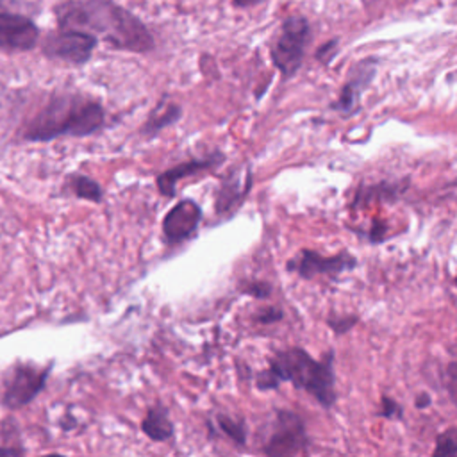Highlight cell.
Listing matches in <instances>:
<instances>
[{
  "label": "cell",
  "instance_id": "cell-16",
  "mask_svg": "<svg viewBox=\"0 0 457 457\" xmlns=\"http://www.w3.org/2000/svg\"><path fill=\"white\" fill-rule=\"evenodd\" d=\"M68 187L73 191L75 196L84 198V200H91V202H100L104 196V191L100 187V184L96 180H93L87 175H80V173H73L68 179Z\"/></svg>",
  "mask_w": 457,
  "mask_h": 457
},
{
  "label": "cell",
  "instance_id": "cell-9",
  "mask_svg": "<svg viewBox=\"0 0 457 457\" xmlns=\"http://www.w3.org/2000/svg\"><path fill=\"white\" fill-rule=\"evenodd\" d=\"M200 220H202V209L195 200L186 198L177 202L162 220L164 239L170 245L186 241L196 232Z\"/></svg>",
  "mask_w": 457,
  "mask_h": 457
},
{
  "label": "cell",
  "instance_id": "cell-10",
  "mask_svg": "<svg viewBox=\"0 0 457 457\" xmlns=\"http://www.w3.org/2000/svg\"><path fill=\"white\" fill-rule=\"evenodd\" d=\"M37 27L21 14L0 12V46L29 50L36 45Z\"/></svg>",
  "mask_w": 457,
  "mask_h": 457
},
{
  "label": "cell",
  "instance_id": "cell-24",
  "mask_svg": "<svg viewBox=\"0 0 457 457\" xmlns=\"http://www.w3.org/2000/svg\"><path fill=\"white\" fill-rule=\"evenodd\" d=\"M384 232H386V223H382V221H375V225H373V230H371L370 237H371L373 241H378V239H382Z\"/></svg>",
  "mask_w": 457,
  "mask_h": 457
},
{
  "label": "cell",
  "instance_id": "cell-25",
  "mask_svg": "<svg viewBox=\"0 0 457 457\" xmlns=\"http://www.w3.org/2000/svg\"><path fill=\"white\" fill-rule=\"evenodd\" d=\"M416 405L420 407V409H425L427 405H430V396L427 395V393H421V395H418V400H416Z\"/></svg>",
  "mask_w": 457,
  "mask_h": 457
},
{
  "label": "cell",
  "instance_id": "cell-26",
  "mask_svg": "<svg viewBox=\"0 0 457 457\" xmlns=\"http://www.w3.org/2000/svg\"><path fill=\"white\" fill-rule=\"evenodd\" d=\"M23 453V450L20 448H0V455H20Z\"/></svg>",
  "mask_w": 457,
  "mask_h": 457
},
{
  "label": "cell",
  "instance_id": "cell-2",
  "mask_svg": "<svg viewBox=\"0 0 457 457\" xmlns=\"http://www.w3.org/2000/svg\"><path fill=\"white\" fill-rule=\"evenodd\" d=\"M105 114L98 102L79 95H59L48 100L39 112L25 125L23 139L52 141L61 136H89L104 127Z\"/></svg>",
  "mask_w": 457,
  "mask_h": 457
},
{
  "label": "cell",
  "instance_id": "cell-19",
  "mask_svg": "<svg viewBox=\"0 0 457 457\" xmlns=\"http://www.w3.org/2000/svg\"><path fill=\"white\" fill-rule=\"evenodd\" d=\"M445 382H446L448 395H450L453 405L457 407V361L448 364V368L445 371Z\"/></svg>",
  "mask_w": 457,
  "mask_h": 457
},
{
  "label": "cell",
  "instance_id": "cell-12",
  "mask_svg": "<svg viewBox=\"0 0 457 457\" xmlns=\"http://www.w3.org/2000/svg\"><path fill=\"white\" fill-rule=\"evenodd\" d=\"M250 184H252V173L248 170L230 171L220 186V193L216 196V211L220 214L230 212L237 204L243 202V198L250 189Z\"/></svg>",
  "mask_w": 457,
  "mask_h": 457
},
{
  "label": "cell",
  "instance_id": "cell-21",
  "mask_svg": "<svg viewBox=\"0 0 457 457\" xmlns=\"http://www.w3.org/2000/svg\"><path fill=\"white\" fill-rule=\"evenodd\" d=\"M243 291L255 298H266L271 293V287L266 282H250L246 284V287H243Z\"/></svg>",
  "mask_w": 457,
  "mask_h": 457
},
{
  "label": "cell",
  "instance_id": "cell-5",
  "mask_svg": "<svg viewBox=\"0 0 457 457\" xmlns=\"http://www.w3.org/2000/svg\"><path fill=\"white\" fill-rule=\"evenodd\" d=\"M50 368H37L32 364H18L11 370L4 391V405L20 409L30 403L45 387Z\"/></svg>",
  "mask_w": 457,
  "mask_h": 457
},
{
  "label": "cell",
  "instance_id": "cell-14",
  "mask_svg": "<svg viewBox=\"0 0 457 457\" xmlns=\"http://www.w3.org/2000/svg\"><path fill=\"white\" fill-rule=\"evenodd\" d=\"M141 428L152 441H166L173 436V425L168 418L166 409H162L161 405L148 409Z\"/></svg>",
  "mask_w": 457,
  "mask_h": 457
},
{
  "label": "cell",
  "instance_id": "cell-4",
  "mask_svg": "<svg viewBox=\"0 0 457 457\" xmlns=\"http://www.w3.org/2000/svg\"><path fill=\"white\" fill-rule=\"evenodd\" d=\"M307 39L309 25L302 16H291L284 21L282 30L271 48L273 64L284 77H291L300 68Z\"/></svg>",
  "mask_w": 457,
  "mask_h": 457
},
{
  "label": "cell",
  "instance_id": "cell-3",
  "mask_svg": "<svg viewBox=\"0 0 457 457\" xmlns=\"http://www.w3.org/2000/svg\"><path fill=\"white\" fill-rule=\"evenodd\" d=\"M284 380L311 393L323 407H330L336 400L332 353L314 361L302 348L278 352L270 361V368L257 377V386L261 389H275Z\"/></svg>",
  "mask_w": 457,
  "mask_h": 457
},
{
  "label": "cell",
  "instance_id": "cell-7",
  "mask_svg": "<svg viewBox=\"0 0 457 457\" xmlns=\"http://www.w3.org/2000/svg\"><path fill=\"white\" fill-rule=\"evenodd\" d=\"M96 45V37L86 30L62 27L45 41V54L55 59L70 61L75 64L86 62Z\"/></svg>",
  "mask_w": 457,
  "mask_h": 457
},
{
  "label": "cell",
  "instance_id": "cell-27",
  "mask_svg": "<svg viewBox=\"0 0 457 457\" xmlns=\"http://www.w3.org/2000/svg\"><path fill=\"white\" fill-rule=\"evenodd\" d=\"M239 7H246V5H253V4H257V2H261V0H234Z\"/></svg>",
  "mask_w": 457,
  "mask_h": 457
},
{
  "label": "cell",
  "instance_id": "cell-28",
  "mask_svg": "<svg viewBox=\"0 0 457 457\" xmlns=\"http://www.w3.org/2000/svg\"><path fill=\"white\" fill-rule=\"evenodd\" d=\"M455 284H457V278H455Z\"/></svg>",
  "mask_w": 457,
  "mask_h": 457
},
{
  "label": "cell",
  "instance_id": "cell-11",
  "mask_svg": "<svg viewBox=\"0 0 457 457\" xmlns=\"http://www.w3.org/2000/svg\"><path fill=\"white\" fill-rule=\"evenodd\" d=\"M221 161V157L218 154L214 155H209L207 159H191V161H186V162H180L166 171H162L159 177H157V187H159V193L164 195V196H173L175 195V186L180 179L184 177H189L193 173H200V171H205V170H211L214 166H218V162Z\"/></svg>",
  "mask_w": 457,
  "mask_h": 457
},
{
  "label": "cell",
  "instance_id": "cell-13",
  "mask_svg": "<svg viewBox=\"0 0 457 457\" xmlns=\"http://www.w3.org/2000/svg\"><path fill=\"white\" fill-rule=\"evenodd\" d=\"M375 71V66L371 61H364L359 64V70L355 73V77H352L350 82L345 84V87L341 89V95L337 98V102L332 105L334 109L341 111V112H352L355 109V104L359 100L361 91L368 86V82L371 80Z\"/></svg>",
  "mask_w": 457,
  "mask_h": 457
},
{
  "label": "cell",
  "instance_id": "cell-1",
  "mask_svg": "<svg viewBox=\"0 0 457 457\" xmlns=\"http://www.w3.org/2000/svg\"><path fill=\"white\" fill-rule=\"evenodd\" d=\"M61 27L100 32L104 37L123 50L146 52L154 46L146 27L123 7L105 0H75L57 9Z\"/></svg>",
  "mask_w": 457,
  "mask_h": 457
},
{
  "label": "cell",
  "instance_id": "cell-8",
  "mask_svg": "<svg viewBox=\"0 0 457 457\" xmlns=\"http://www.w3.org/2000/svg\"><path fill=\"white\" fill-rule=\"evenodd\" d=\"M355 259L348 252H341L332 257H323L312 250H302L296 257L287 262V270L296 271L303 278H312L314 275H341L355 266Z\"/></svg>",
  "mask_w": 457,
  "mask_h": 457
},
{
  "label": "cell",
  "instance_id": "cell-18",
  "mask_svg": "<svg viewBox=\"0 0 457 457\" xmlns=\"http://www.w3.org/2000/svg\"><path fill=\"white\" fill-rule=\"evenodd\" d=\"M218 423H220V428L237 445H245L246 441V432H245V427L243 423L236 421V420H230L228 416H220L218 418Z\"/></svg>",
  "mask_w": 457,
  "mask_h": 457
},
{
  "label": "cell",
  "instance_id": "cell-20",
  "mask_svg": "<svg viewBox=\"0 0 457 457\" xmlns=\"http://www.w3.org/2000/svg\"><path fill=\"white\" fill-rule=\"evenodd\" d=\"M378 414L386 416V418H398V416H402V407L395 400L384 396L382 398V407H380Z\"/></svg>",
  "mask_w": 457,
  "mask_h": 457
},
{
  "label": "cell",
  "instance_id": "cell-22",
  "mask_svg": "<svg viewBox=\"0 0 457 457\" xmlns=\"http://www.w3.org/2000/svg\"><path fill=\"white\" fill-rule=\"evenodd\" d=\"M355 321H357V318H355V316H345V318H339V320H330L328 323H330V327L334 328V332L341 334V332L350 330V328L353 327V323H355Z\"/></svg>",
  "mask_w": 457,
  "mask_h": 457
},
{
  "label": "cell",
  "instance_id": "cell-17",
  "mask_svg": "<svg viewBox=\"0 0 457 457\" xmlns=\"http://www.w3.org/2000/svg\"><path fill=\"white\" fill-rule=\"evenodd\" d=\"M434 455H457V430L455 428H448L446 432H443L437 437L436 448L432 452Z\"/></svg>",
  "mask_w": 457,
  "mask_h": 457
},
{
  "label": "cell",
  "instance_id": "cell-15",
  "mask_svg": "<svg viewBox=\"0 0 457 457\" xmlns=\"http://www.w3.org/2000/svg\"><path fill=\"white\" fill-rule=\"evenodd\" d=\"M180 118V107L170 102H161L150 114L148 120L143 123L141 132L146 136H154L155 132L173 125Z\"/></svg>",
  "mask_w": 457,
  "mask_h": 457
},
{
  "label": "cell",
  "instance_id": "cell-23",
  "mask_svg": "<svg viewBox=\"0 0 457 457\" xmlns=\"http://www.w3.org/2000/svg\"><path fill=\"white\" fill-rule=\"evenodd\" d=\"M280 318H282V311L277 307H268L257 314V321H261V323H273Z\"/></svg>",
  "mask_w": 457,
  "mask_h": 457
},
{
  "label": "cell",
  "instance_id": "cell-6",
  "mask_svg": "<svg viewBox=\"0 0 457 457\" xmlns=\"http://www.w3.org/2000/svg\"><path fill=\"white\" fill-rule=\"evenodd\" d=\"M309 445L302 420L291 411H278L273 432L264 446L268 455L303 453Z\"/></svg>",
  "mask_w": 457,
  "mask_h": 457
}]
</instances>
